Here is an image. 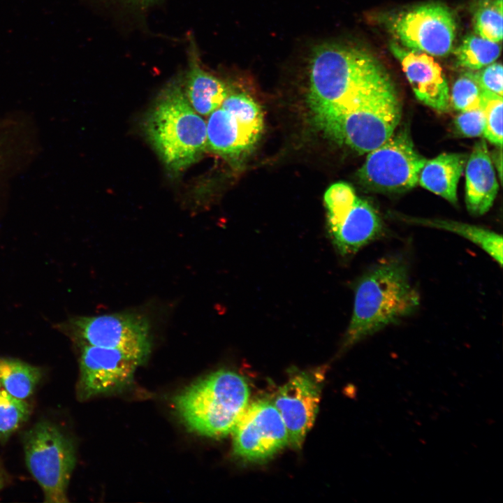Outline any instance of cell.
<instances>
[{
  "label": "cell",
  "mask_w": 503,
  "mask_h": 503,
  "mask_svg": "<svg viewBox=\"0 0 503 503\" xmlns=\"http://www.w3.org/2000/svg\"><path fill=\"white\" fill-rule=\"evenodd\" d=\"M309 78V107L323 133L374 94L394 87L384 67L372 54L338 43H325L314 49Z\"/></svg>",
  "instance_id": "obj_1"
},
{
  "label": "cell",
  "mask_w": 503,
  "mask_h": 503,
  "mask_svg": "<svg viewBox=\"0 0 503 503\" xmlns=\"http://www.w3.org/2000/svg\"><path fill=\"white\" fill-rule=\"evenodd\" d=\"M354 296L343 349L414 313L420 302L407 264L397 258L386 259L365 273L356 286Z\"/></svg>",
  "instance_id": "obj_2"
},
{
  "label": "cell",
  "mask_w": 503,
  "mask_h": 503,
  "mask_svg": "<svg viewBox=\"0 0 503 503\" xmlns=\"http://www.w3.org/2000/svg\"><path fill=\"white\" fill-rule=\"evenodd\" d=\"M143 130L173 173L195 163L207 147L206 123L189 102L180 78L158 94L144 118Z\"/></svg>",
  "instance_id": "obj_3"
},
{
  "label": "cell",
  "mask_w": 503,
  "mask_h": 503,
  "mask_svg": "<svg viewBox=\"0 0 503 503\" xmlns=\"http://www.w3.org/2000/svg\"><path fill=\"white\" fill-rule=\"evenodd\" d=\"M249 398L245 379L233 371L221 370L180 392L174 398V405L191 430L219 437L233 431Z\"/></svg>",
  "instance_id": "obj_4"
},
{
  "label": "cell",
  "mask_w": 503,
  "mask_h": 503,
  "mask_svg": "<svg viewBox=\"0 0 503 503\" xmlns=\"http://www.w3.org/2000/svg\"><path fill=\"white\" fill-rule=\"evenodd\" d=\"M25 462L41 487L47 503L68 502L67 490L75 464L70 438L55 424L41 421L23 437Z\"/></svg>",
  "instance_id": "obj_5"
},
{
  "label": "cell",
  "mask_w": 503,
  "mask_h": 503,
  "mask_svg": "<svg viewBox=\"0 0 503 503\" xmlns=\"http://www.w3.org/2000/svg\"><path fill=\"white\" fill-rule=\"evenodd\" d=\"M400 117L401 108L393 87L372 96L324 133L360 154L368 153L393 134Z\"/></svg>",
  "instance_id": "obj_6"
},
{
  "label": "cell",
  "mask_w": 503,
  "mask_h": 503,
  "mask_svg": "<svg viewBox=\"0 0 503 503\" xmlns=\"http://www.w3.org/2000/svg\"><path fill=\"white\" fill-rule=\"evenodd\" d=\"M209 115L207 147L224 158L236 159L247 153L262 134L263 112L245 94L230 93Z\"/></svg>",
  "instance_id": "obj_7"
},
{
  "label": "cell",
  "mask_w": 503,
  "mask_h": 503,
  "mask_svg": "<svg viewBox=\"0 0 503 503\" xmlns=\"http://www.w3.org/2000/svg\"><path fill=\"white\" fill-rule=\"evenodd\" d=\"M426 160L415 148L407 131L400 130L368 152L358 176L370 189L402 193L416 186Z\"/></svg>",
  "instance_id": "obj_8"
},
{
  "label": "cell",
  "mask_w": 503,
  "mask_h": 503,
  "mask_svg": "<svg viewBox=\"0 0 503 503\" xmlns=\"http://www.w3.org/2000/svg\"><path fill=\"white\" fill-rule=\"evenodd\" d=\"M68 335L88 344L118 350L140 363L151 348L148 320L133 312L79 316L64 325Z\"/></svg>",
  "instance_id": "obj_9"
},
{
  "label": "cell",
  "mask_w": 503,
  "mask_h": 503,
  "mask_svg": "<svg viewBox=\"0 0 503 503\" xmlns=\"http://www.w3.org/2000/svg\"><path fill=\"white\" fill-rule=\"evenodd\" d=\"M390 28L403 47L435 57L452 50L456 22L452 12L438 3H426L401 12L390 21Z\"/></svg>",
  "instance_id": "obj_10"
},
{
  "label": "cell",
  "mask_w": 503,
  "mask_h": 503,
  "mask_svg": "<svg viewBox=\"0 0 503 503\" xmlns=\"http://www.w3.org/2000/svg\"><path fill=\"white\" fill-rule=\"evenodd\" d=\"M232 432L234 453L248 461L270 458L289 444L284 421L268 400L247 404Z\"/></svg>",
  "instance_id": "obj_11"
},
{
  "label": "cell",
  "mask_w": 503,
  "mask_h": 503,
  "mask_svg": "<svg viewBox=\"0 0 503 503\" xmlns=\"http://www.w3.org/2000/svg\"><path fill=\"white\" fill-rule=\"evenodd\" d=\"M323 373L320 370L300 372L278 391L274 405L287 430L289 444L299 449L315 420Z\"/></svg>",
  "instance_id": "obj_12"
},
{
  "label": "cell",
  "mask_w": 503,
  "mask_h": 503,
  "mask_svg": "<svg viewBox=\"0 0 503 503\" xmlns=\"http://www.w3.org/2000/svg\"><path fill=\"white\" fill-rule=\"evenodd\" d=\"M137 360L113 349L83 344L80 359L79 398L85 400L129 384Z\"/></svg>",
  "instance_id": "obj_13"
},
{
  "label": "cell",
  "mask_w": 503,
  "mask_h": 503,
  "mask_svg": "<svg viewBox=\"0 0 503 503\" xmlns=\"http://www.w3.org/2000/svg\"><path fill=\"white\" fill-rule=\"evenodd\" d=\"M333 242L342 256L356 253L382 233L381 219L374 208L356 194L328 219Z\"/></svg>",
  "instance_id": "obj_14"
},
{
  "label": "cell",
  "mask_w": 503,
  "mask_h": 503,
  "mask_svg": "<svg viewBox=\"0 0 503 503\" xmlns=\"http://www.w3.org/2000/svg\"><path fill=\"white\" fill-rule=\"evenodd\" d=\"M391 50L399 61L416 99L441 112L449 111L450 90L440 66L429 54L391 43Z\"/></svg>",
  "instance_id": "obj_15"
},
{
  "label": "cell",
  "mask_w": 503,
  "mask_h": 503,
  "mask_svg": "<svg viewBox=\"0 0 503 503\" xmlns=\"http://www.w3.org/2000/svg\"><path fill=\"white\" fill-rule=\"evenodd\" d=\"M465 166V203L474 216L486 213L493 206L499 184L484 140L475 143Z\"/></svg>",
  "instance_id": "obj_16"
},
{
  "label": "cell",
  "mask_w": 503,
  "mask_h": 503,
  "mask_svg": "<svg viewBox=\"0 0 503 503\" xmlns=\"http://www.w3.org/2000/svg\"><path fill=\"white\" fill-rule=\"evenodd\" d=\"M189 50L184 92L196 112L207 116L221 106L231 92L226 84L201 67L194 43Z\"/></svg>",
  "instance_id": "obj_17"
},
{
  "label": "cell",
  "mask_w": 503,
  "mask_h": 503,
  "mask_svg": "<svg viewBox=\"0 0 503 503\" xmlns=\"http://www.w3.org/2000/svg\"><path fill=\"white\" fill-rule=\"evenodd\" d=\"M467 156L462 153H442L426 160L422 167L418 183L423 188L455 204L457 186Z\"/></svg>",
  "instance_id": "obj_18"
},
{
  "label": "cell",
  "mask_w": 503,
  "mask_h": 503,
  "mask_svg": "<svg viewBox=\"0 0 503 503\" xmlns=\"http://www.w3.org/2000/svg\"><path fill=\"white\" fill-rule=\"evenodd\" d=\"M407 222L446 230L462 236L480 247L502 267V238L490 230L452 220L402 217Z\"/></svg>",
  "instance_id": "obj_19"
},
{
  "label": "cell",
  "mask_w": 503,
  "mask_h": 503,
  "mask_svg": "<svg viewBox=\"0 0 503 503\" xmlns=\"http://www.w3.org/2000/svg\"><path fill=\"white\" fill-rule=\"evenodd\" d=\"M41 368L13 358H0V384L12 396L25 400L42 378Z\"/></svg>",
  "instance_id": "obj_20"
},
{
  "label": "cell",
  "mask_w": 503,
  "mask_h": 503,
  "mask_svg": "<svg viewBox=\"0 0 503 503\" xmlns=\"http://www.w3.org/2000/svg\"><path fill=\"white\" fill-rule=\"evenodd\" d=\"M501 46L477 34L466 36L454 51L458 64L478 71L493 63L500 56Z\"/></svg>",
  "instance_id": "obj_21"
},
{
  "label": "cell",
  "mask_w": 503,
  "mask_h": 503,
  "mask_svg": "<svg viewBox=\"0 0 503 503\" xmlns=\"http://www.w3.org/2000/svg\"><path fill=\"white\" fill-rule=\"evenodd\" d=\"M503 0H480L473 14L474 29L478 36L500 43L502 39Z\"/></svg>",
  "instance_id": "obj_22"
},
{
  "label": "cell",
  "mask_w": 503,
  "mask_h": 503,
  "mask_svg": "<svg viewBox=\"0 0 503 503\" xmlns=\"http://www.w3.org/2000/svg\"><path fill=\"white\" fill-rule=\"evenodd\" d=\"M30 407L25 400L0 390V441H6L28 418Z\"/></svg>",
  "instance_id": "obj_23"
},
{
  "label": "cell",
  "mask_w": 503,
  "mask_h": 503,
  "mask_svg": "<svg viewBox=\"0 0 503 503\" xmlns=\"http://www.w3.org/2000/svg\"><path fill=\"white\" fill-rule=\"evenodd\" d=\"M482 91L474 72L464 73L452 86L450 102L460 112L480 108Z\"/></svg>",
  "instance_id": "obj_24"
},
{
  "label": "cell",
  "mask_w": 503,
  "mask_h": 503,
  "mask_svg": "<svg viewBox=\"0 0 503 503\" xmlns=\"http://www.w3.org/2000/svg\"><path fill=\"white\" fill-rule=\"evenodd\" d=\"M481 108L485 117L483 135L490 143L502 145V96L483 90Z\"/></svg>",
  "instance_id": "obj_25"
},
{
  "label": "cell",
  "mask_w": 503,
  "mask_h": 503,
  "mask_svg": "<svg viewBox=\"0 0 503 503\" xmlns=\"http://www.w3.org/2000/svg\"><path fill=\"white\" fill-rule=\"evenodd\" d=\"M458 133L464 137H477L483 135L485 117L482 108L460 111L454 121Z\"/></svg>",
  "instance_id": "obj_26"
},
{
  "label": "cell",
  "mask_w": 503,
  "mask_h": 503,
  "mask_svg": "<svg viewBox=\"0 0 503 503\" xmlns=\"http://www.w3.org/2000/svg\"><path fill=\"white\" fill-rule=\"evenodd\" d=\"M476 80L483 90L502 96L503 71L501 63H492L480 71L474 72Z\"/></svg>",
  "instance_id": "obj_27"
},
{
  "label": "cell",
  "mask_w": 503,
  "mask_h": 503,
  "mask_svg": "<svg viewBox=\"0 0 503 503\" xmlns=\"http://www.w3.org/2000/svg\"><path fill=\"white\" fill-rule=\"evenodd\" d=\"M129 3L140 7L146 8L152 4L156 0H126Z\"/></svg>",
  "instance_id": "obj_28"
},
{
  "label": "cell",
  "mask_w": 503,
  "mask_h": 503,
  "mask_svg": "<svg viewBox=\"0 0 503 503\" xmlns=\"http://www.w3.org/2000/svg\"><path fill=\"white\" fill-rule=\"evenodd\" d=\"M8 481V475L3 465L0 463V490L5 486Z\"/></svg>",
  "instance_id": "obj_29"
},
{
  "label": "cell",
  "mask_w": 503,
  "mask_h": 503,
  "mask_svg": "<svg viewBox=\"0 0 503 503\" xmlns=\"http://www.w3.org/2000/svg\"><path fill=\"white\" fill-rule=\"evenodd\" d=\"M0 390H1V384H0Z\"/></svg>",
  "instance_id": "obj_30"
}]
</instances>
